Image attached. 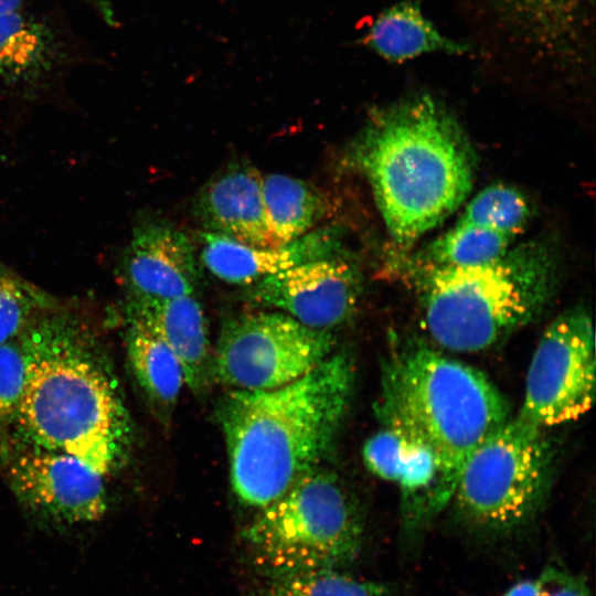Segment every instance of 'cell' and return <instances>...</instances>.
I'll list each match as a JSON object with an SVG mask.
<instances>
[{
    "label": "cell",
    "mask_w": 596,
    "mask_h": 596,
    "mask_svg": "<svg viewBox=\"0 0 596 596\" xmlns=\"http://www.w3.org/2000/svg\"><path fill=\"white\" fill-rule=\"evenodd\" d=\"M29 363L18 413L0 435L73 455L105 477L125 468L135 428L92 316L63 300L23 331Z\"/></svg>",
    "instance_id": "1"
},
{
    "label": "cell",
    "mask_w": 596,
    "mask_h": 596,
    "mask_svg": "<svg viewBox=\"0 0 596 596\" xmlns=\"http://www.w3.org/2000/svg\"><path fill=\"white\" fill-rule=\"evenodd\" d=\"M364 44L390 63H404L422 55H464L468 43L443 34L428 20L417 0H403L383 10L364 35Z\"/></svg>",
    "instance_id": "19"
},
{
    "label": "cell",
    "mask_w": 596,
    "mask_h": 596,
    "mask_svg": "<svg viewBox=\"0 0 596 596\" xmlns=\"http://www.w3.org/2000/svg\"><path fill=\"white\" fill-rule=\"evenodd\" d=\"M126 318L143 323L167 343L193 394L206 392L214 381L213 352L206 317L194 295L177 298L128 296Z\"/></svg>",
    "instance_id": "15"
},
{
    "label": "cell",
    "mask_w": 596,
    "mask_h": 596,
    "mask_svg": "<svg viewBox=\"0 0 596 596\" xmlns=\"http://www.w3.org/2000/svg\"><path fill=\"white\" fill-rule=\"evenodd\" d=\"M262 179L255 168L242 164L213 177L194 203L205 231L251 246H277L266 222Z\"/></svg>",
    "instance_id": "16"
},
{
    "label": "cell",
    "mask_w": 596,
    "mask_h": 596,
    "mask_svg": "<svg viewBox=\"0 0 596 596\" xmlns=\"http://www.w3.org/2000/svg\"><path fill=\"white\" fill-rule=\"evenodd\" d=\"M127 362L157 421L169 426L184 383L182 368L167 343L138 320L126 318Z\"/></svg>",
    "instance_id": "18"
},
{
    "label": "cell",
    "mask_w": 596,
    "mask_h": 596,
    "mask_svg": "<svg viewBox=\"0 0 596 596\" xmlns=\"http://www.w3.org/2000/svg\"><path fill=\"white\" fill-rule=\"evenodd\" d=\"M530 215V204L522 192L496 183L475 195L460 217L497 227L515 238L524 230Z\"/></svg>",
    "instance_id": "25"
},
{
    "label": "cell",
    "mask_w": 596,
    "mask_h": 596,
    "mask_svg": "<svg viewBox=\"0 0 596 596\" xmlns=\"http://www.w3.org/2000/svg\"><path fill=\"white\" fill-rule=\"evenodd\" d=\"M552 461L544 430L511 417L468 457L451 501L475 528L493 533L519 529L543 503Z\"/></svg>",
    "instance_id": "7"
},
{
    "label": "cell",
    "mask_w": 596,
    "mask_h": 596,
    "mask_svg": "<svg viewBox=\"0 0 596 596\" xmlns=\"http://www.w3.org/2000/svg\"><path fill=\"white\" fill-rule=\"evenodd\" d=\"M352 155L391 238L405 248L461 205L477 170L475 149L460 123L429 94L377 109Z\"/></svg>",
    "instance_id": "3"
},
{
    "label": "cell",
    "mask_w": 596,
    "mask_h": 596,
    "mask_svg": "<svg viewBox=\"0 0 596 596\" xmlns=\"http://www.w3.org/2000/svg\"><path fill=\"white\" fill-rule=\"evenodd\" d=\"M503 596H541L539 581L535 578L518 582Z\"/></svg>",
    "instance_id": "28"
},
{
    "label": "cell",
    "mask_w": 596,
    "mask_h": 596,
    "mask_svg": "<svg viewBox=\"0 0 596 596\" xmlns=\"http://www.w3.org/2000/svg\"><path fill=\"white\" fill-rule=\"evenodd\" d=\"M416 294L434 342L456 352H479L536 320L560 280L558 259L543 241L510 247L475 266H417Z\"/></svg>",
    "instance_id": "5"
},
{
    "label": "cell",
    "mask_w": 596,
    "mask_h": 596,
    "mask_svg": "<svg viewBox=\"0 0 596 596\" xmlns=\"http://www.w3.org/2000/svg\"><path fill=\"white\" fill-rule=\"evenodd\" d=\"M265 596H394L385 584L326 568L269 577Z\"/></svg>",
    "instance_id": "24"
},
{
    "label": "cell",
    "mask_w": 596,
    "mask_h": 596,
    "mask_svg": "<svg viewBox=\"0 0 596 596\" xmlns=\"http://www.w3.org/2000/svg\"><path fill=\"white\" fill-rule=\"evenodd\" d=\"M201 260L219 279L249 286L294 266L343 252L338 228L323 227L283 245L251 246L227 236L201 233Z\"/></svg>",
    "instance_id": "14"
},
{
    "label": "cell",
    "mask_w": 596,
    "mask_h": 596,
    "mask_svg": "<svg viewBox=\"0 0 596 596\" xmlns=\"http://www.w3.org/2000/svg\"><path fill=\"white\" fill-rule=\"evenodd\" d=\"M262 192L267 226L276 245L312 231L328 213L322 192L297 178L267 174L262 179Z\"/></svg>",
    "instance_id": "21"
},
{
    "label": "cell",
    "mask_w": 596,
    "mask_h": 596,
    "mask_svg": "<svg viewBox=\"0 0 596 596\" xmlns=\"http://www.w3.org/2000/svg\"><path fill=\"white\" fill-rule=\"evenodd\" d=\"M128 296H193L199 264L189 237L163 220H145L134 231L124 256Z\"/></svg>",
    "instance_id": "12"
},
{
    "label": "cell",
    "mask_w": 596,
    "mask_h": 596,
    "mask_svg": "<svg viewBox=\"0 0 596 596\" xmlns=\"http://www.w3.org/2000/svg\"><path fill=\"white\" fill-rule=\"evenodd\" d=\"M241 539L269 577L351 564L362 549L363 521L353 497L319 465L256 510Z\"/></svg>",
    "instance_id": "6"
},
{
    "label": "cell",
    "mask_w": 596,
    "mask_h": 596,
    "mask_svg": "<svg viewBox=\"0 0 596 596\" xmlns=\"http://www.w3.org/2000/svg\"><path fill=\"white\" fill-rule=\"evenodd\" d=\"M246 300L258 308L287 313L319 330L347 323L362 294L356 264L344 254L304 263L248 286Z\"/></svg>",
    "instance_id": "11"
},
{
    "label": "cell",
    "mask_w": 596,
    "mask_h": 596,
    "mask_svg": "<svg viewBox=\"0 0 596 596\" xmlns=\"http://www.w3.org/2000/svg\"><path fill=\"white\" fill-rule=\"evenodd\" d=\"M336 343L332 331L309 328L278 310L235 313L222 322L213 379L230 390L277 389L318 366Z\"/></svg>",
    "instance_id": "8"
},
{
    "label": "cell",
    "mask_w": 596,
    "mask_h": 596,
    "mask_svg": "<svg viewBox=\"0 0 596 596\" xmlns=\"http://www.w3.org/2000/svg\"><path fill=\"white\" fill-rule=\"evenodd\" d=\"M102 15L103 20L109 24H116L115 12L111 0H86Z\"/></svg>",
    "instance_id": "29"
},
{
    "label": "cell",
    "mask_w": 596,
    "mask_h": 596,
    "mask_svg": "<svg viewBox=\"0 0 596 596\" xmlns=\"http://www.w3.org/2000/svg\"><path fill=\"white\" fill-rule=\"evenodd\" d=\"M60 44L53 30L23 10L0 17V83L34 89L57 67Z\"/></svg>",
    "instance_id": "17"
},
{
    "label": "cell",
    "mask_w": 596,
    "mask_h": 596,
    "mask_svg": "<svg viewBox=\"0 0 596 596\" xmlns=\"http://www.w3.org/2000/svg\"><path fill=\"white\" fill-rule=\"evenodd\" d=\"M25 0H0V17L23 10Z\"/></svg>",
    "instance_id": "30"
},
{
    "label": "cell",
    "mask_w": 596,
    "mask_h": 596,
    "mask_svg": "<svg viewBox=\"0 0 596 596\" xmlns=\"http://www.w3.org/2000/svg\"><path fill=\"white\" fill-rule=\"evenodd\" d=\"M0 459L14 499L42 530L72 533L108 512L105 476L73 455L0 436Z\"/></svg>",
    "instance_id": "9"
},
{
    "label": "cell",
    "mask_w": 596,
    "mask_h": 596,
    "mask_svg": "<svg viewBox=\"0 0 596 596\" xmlns=\"http://www.w3.org/2000/svg\"><path fill=\"white\" fill-rule=\"evenodd\" d=\"M62 301L0 259V344L18 337L32 321Z\"/></svg>",
    "instance_id": "23"
},
{
    "label": "cell",
    "mask_w": 596,
    "mask_h": 596,
    "mask_svg": "<svg viewBox=\"0 0 596 596\" xmlns=\"http://www.w3.org/2000/svg\"><path fill=\"white\" fill-rule=\"evenodd\" d=\"M538 581L541 596H590L585 579L563 565H546Z\"/></svg>",
    "instance_id": "27"
},
{
    "label": "cell",
    "mask_w": 596,
    "mask_h": 596,
    "mask_svg": "<svg viewBox=\"0 0 596 596\" xmlns=\"http://www.w3.org/2000/svg\"><path fill=\"white\" fill-rule=\"evenodd\" d=\"M514 240L497 227L459 217L453 227L418 254L417 265L447 267L481 265L503 255Z\"/></svg>",
    "instance_id": "22"
},
{
    "label": "cell",
    "mask_w": 596,
    "mask_h": 596,
    "mask_svg": "<svg viewBox=\"0 0 596 596\" xmlns=\"http://www.w3.org/2000/svg\"><path fill=\"white\" fill-rule=\"evenodd\" d=\"M595 368L590 313L581 306L563 311L533 352L517 416L543 430L578 419L593 405Z\"/></svg>",
    "instance_id": "10"
},
{
    "label": "cell",
    "mask_w": 596,
    "mask_h": 596,
    "mask_svg": "<svg viewBox=\"0 0 596 596\" xmlns=\"http://www.w3.org/2000/svg\"><path fill=\"white\" fill-rule=\"evenodd\" d=\"M362 457L371 472L400 488L403 528L409 536L418 535L439 513L435 455L406 433L383 426L364 443Z\"/></svg>",
    "instance_id": "13"
},
{
    "label": "cell",
    "mask_w": 596,
    "mask_h": 596,
    "mask_svg": "<svg viewBox=\"0 0 596 596\" xmlns=\"http://www.w3.org/2000/svg\"><path fill=\"white\" fill-rule=\"evenodd\" d=\"M376 414L383 426L406 433L435 455L440 512L468 457L511 418V408L483 372L411 344L384 362Z\"/></svg>",
    "instance_id": "4"
},
{
    "label": "cell",
    "mask_w": 596,
    "mask_h": 596,
    "mask_svg": "<svg viewBox=\"0 0 596 596\" xmlns=\"http://www.w3.org/2000/svg\"><path fill=\"white\" fill-rule=\"evenodd\" d=\"M23 332L0 344V435L11 426L21 404L28 375Z\"/></svg>",
    "instance_id": "26"
},
{
    "label": "cell",
    "mask_w": 596,
    "mask_h": 596,
    "mask_svg": "<svg viewBox=\"0 0 596 596\" xmlns=\"http://www.w3.org/2000/svg\"><path fill=\"white\" fill-rule=\"evenodd\" d=\"M355 380L351 354L334 351L300 379L263 391L228 390L215 416L226 446L230 482L258 510L322 465L349 413Z\"/></svg>",
    "instance_id": "2"
},
{
    "label": "cell",
    "mask_w": 596,
    "mask_h": 596,
    "mask_svg": "<svg viewBox=\"0 0 596 596\" xmlns=\"http://www.w3.org/2000/svg\"><path fill=\"white\" fill-rule=\"evenodd\" d=\"M508 26L543 53H566L587 28L593 0H488Z\"/></svg>",
    "instance_id": "20"
}]
</instances>
